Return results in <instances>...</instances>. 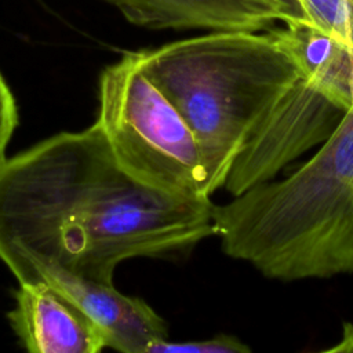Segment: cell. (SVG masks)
Instances as JSON below:
<instances>
[{
	"instance_id": "obj_1",
	"label": "cell",
	"mask_w": 353,
	"mask_h": 353,
	"mask_svg": "<svg viewBox=\"0 0 353 353\" xmlns=\"http://www.w3.org/2000/svg\"><path fill=\"white\" fill-rule=\"evenodd\" d=\"M210 199L142 185L94 123L0 163V261L18 284L48 272L113 283L135 256H164L215 236Z\"/></svg>"
},
{
	"instance_id": "obj_2",
	"label": "cell",
	"mask_w": 353,
	"mask_h": 353,
	"mask_svg": "<svg viewBox=\"0 0 353 353\" xmlns=\"http://www.w3.org/2000/svg\"><path fill=\"white\" fill-rule=\"evenodd\" d=\"M222 251L262 276H353V109L292 174L212 205Z\"/></svg>"
},
{
	"instance_id": "obj_3",
	"label": "cell",
	"mask_w": 353,
	"mask_h": 353,
	"mask_svg": "<svg viewBox=\"0 0 353 353\" xmlns=\"http://www.w3.org/2000/svg\"><path fill=\"white\" fill-rule=\"evenodd\" d=\"M143 73L190 127L210 196L252 131L303 76L270 34L218 30L138 51Z\"/></svg>"
},
{
	"instance_id": "obj_4",
	"label": "cell",
	"mask_w": 353,
	"mask_h": 353,
	"mask_svg": "<svg viewBox=\"0 0 353 353\" xmlns=\"http://www.w3.org/2000/svg\"><path fill=\"white\" fill-rule=\"evenodd\" d=\"M95 124L120 167L142 185L186 199L211 197L197 141L141 69L138 51L102 70Z\"/></svg>"
},
{
	"instance_id": "obj_5",
	"label": "cell",
	"mask_w": 353,
	"mask_h": 353,
	"mask_svg": "<svg viewBox=\"0 0 353 353\" xmlns=\"http://www.w3.org/2000/svg\"><path fill=\"white\" fill-rule=\"evenodd\" d=\"M346 110L303 76L277 101L236 157L223 189L230 196L276 178L288 164L321 146Z\"/></svg>"
},
{
	"instance_id": "obj_6",
	"label": "cell",
	"mask_w": 353,
	"mask_h": 353,
	"mask_svg": "<svg viewBox=\"0 0 353 353\" xmlns=\"http://www.w3.org/2000/svg\"><path fill=\"white\" fill-rule=\"evenodd\" d=\"M7 313L19 343L32 353H99L105 338L91 317L47 281L18 284Z\"/></svg>"
},
{
	"instance_id": "obj_7",
	"label": "cell",
	"mask_w": 353,
	"mask_h": 353,
	"mask_svg": "<svg viewBox=\"0 0 353 353\" xmlns=\"http://www.w3.org/2000/svg\"><path fill=\"white\" fill-rule=\"evenodd\" d=\"M47 281L63 291L98 325L106 347L123 353H152L168 339L165 321L141 298L121 294L113 283L48 272Z\"/></svg>"
},
{
	"instance_id": "obj_8",
	"label": "cell",
	"mask_w": 353,
	"mask_h": 353,
	"mask_svg": "<svg viewBox=\"0 0 353 353\" xmlns=\"http://www.w3.org/2000/svg\"><path fill=\"white\" fill-rule=\"evenodd\" d=\"M132 25L153 30L258 32L279 17L254 0H103Z\"/></svg>"
},
{
	"instance_id": "obj_9",
	"label": "cell",
	"mask_w": 353,
	"mask_h": 353,
	"mask_svg": "<svg viewBox=\"0 0 353 353\" xmlns=\"http://www.w3.org/2000/svg\"><path fill=\"white\" fill-rule=\"evenodd\" d=\"M269 33L285 48L303 77L346 112L353 109V50L307 19Z\"/></svg>"
},
{
	"instance_id": "obj_10",
	"label": "cell",
	"mask_w": 353,
	"mask_h": 353,
	"mask_svg": "<svg viewBox=\"0 0 353 353\" xmlns=\"http://www.w3.org/2000/svg\"><path fill=\"white\" fill-rule=\"evenodd\" d=\"M307 19L353 50V0H301Z\"/></svg>"
},
{
	"instance_id": "obj_11",
	"label": "cell",
	"mask_w": 353,
	"mask_h": 353,
	"mask_svg": "<svg viewBox=\"0 0 353 353\" xmlns=\"http://www.w3.org/2000/svg\"><path fill=\"white\" fill-rule=\"evenodd\" d=\"M251 349L239 338L228 334H218L208 339L159 343L152 353H248Z\"/></svg>"
},
{
	"instance_id": "obj_12",
	"label": "cell",
	"mask_w": 353,
	"mask_h": 353,
	"mask_svg": "<svg viewBox=\"0 0 353 353\" xmlns=\"http://www.w3.org/2000/svg\"><path fill=\"white\" fill-rule=\"evenodd\" d=\"M18 120L15 97L0 72V163L6 159V150L18 125Z\"/></svg>"
},
{
	"instance_id": "obj_13",
	"label": "cell",
	"mask_w": 353,
	"mask_h": 353,
	"mask_svg": "<svg viewBox=\"0 0 353 353\" xmlns=\"http://www.w3.org/2000/svg\"><path fill=\"white\" fill-rule=\"evenodd\" d=\"M254 1L273 11L279 17L280 22L283 23L307 19V15L305 12V8L301 0H254Z\"/></svg>"
},
{
	"instance_id": "obj_14",
	"label": "cell",
	"mask_w": 353,
	"mask_h": 353,
	"mask_svg": "<svg viewBox=\"0 0 353 353\" xmlns=\"http://www.w3.org/2000/svg\"><path fill=\"white\" fill-rule=\"evenodd\" d=\"M330 352H353V324L345 323L342 339L336 346L328 349Z\"/></svg>"
}]
</instances>
